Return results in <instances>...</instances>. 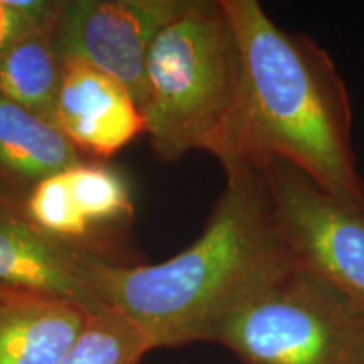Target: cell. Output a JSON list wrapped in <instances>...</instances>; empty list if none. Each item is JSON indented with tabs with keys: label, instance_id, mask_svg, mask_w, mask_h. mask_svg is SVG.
Segmentation results:
<instances>
[{
	"label": "cell",
	"instance_id": "cell-3",
	"mask_svg": "<svg viewBox=\"0 0 364 364\" xmlns=\"http://www.w3.org/2000/svg\"><path fill=\"white\" fill-rule=\"evenodd\" d=\"M145 132L159 159L213 154L225 172L238 157L243 61L223 0H189L149 51Z\"/></svg>",
	"mask_w": 364,
	"mask_h": 364
},
{
	"label": "cell",
	"instance_id": "cell-16",
	"mask_svg": "<svg viewBox=\"0 0 364 364\" xmlns=\"http://www.w3.org/2000/svg\"><path fill=\"white\" fill-rule=\"evenodd\" d=\"M356 364H364V344H363L361 351H359V356L356 359Z\"/></svg>",
	"mask_w": 364,
	"mask_h": 364
},
{
	"label": "cell",
	"instance_id": "cell-17",
	"mask_svg": "<svg viewBox=\"0 0 364 364\" xmlns=\"http://www.w3.org/2000/svg\"><path fill=\"white\" fill-rule=\"evenodd\" d=\"M7 294H12V292H7V290H2V289H0V299H2V297H6ZM14 294H16V292H14Z\"/></svg>",
	"mask_w": 364,
	"mask_h": 364
},
{
	"label": "cell",
	"instance_id": "cell-5",
	"mask_svg": "<svg viewBox=\"0 0 364 364\" xmlns=\"http://www.w3.org/2000/svg\"><path fill=\"white\" fill-rule=\"evenodd\" d=\"M260 169L292 257L364 309V204L338 198L284 159Z\"/></svg>",
	"mask_w": 364,
	"mask_h": 364
},
{
	"label": "cell",
	"instance_id": "cell-2",
	"mask_svg": "<svg viewBox=\"0 0 364 364\" xmlns=\"http://www.w3.org/2000/svg\"><path fill=\"white\" fill-rule=\"evenodd\" d=\"M223 4L245 80L238 157L228 172L284 159L338 198L364 204L351 102L332 58L309 36L282 29L258 0Z\"/></svg>",
	"mask_w": 364,
	"mask_h": 364
},
{
	"label": "cell",
	"instance_id": "cell-12",
	"mask_svg": "<svg viewBox=\"0 0 364 364\" xmlns=\"http://www.w3.org/2000/svg\"><path fill=\"white\" fill-rule=\"evenodd\" d=\"M73 206L80 220L93 235L129 225L134 218V204L127 181L120 172L98 162L81 161L65 169Z\"/></svg>",
	"mask_w": 364,
	"mask_h": 364
},
{
	"label": "cell",
	"instance_id": "cell-13",
	"mask_svg": "<svg viewBox=\"0 0 364 364\" xmlns=\"http://www.w3.org/2000/svg\"><path fill=\"white\" fill-rule=\"evenodd\" d=\"M152 346L130 318L112 307L90 312L59 364H140Z\"/></svg>",
	"mask_w": 364,
	"mask_h": 364
},
{
	"label": "cell",
	"instance_id": "cell-8",
	"mask_svg": "<svg viewBox=\"0 0 364 364\" xmlns=\"http://www.w3.org/2000/svg\"><path fill=\"white\" fill-rule=\"evenodd\" d=\"M53 125L80 154L108 159L145 132L142 112L118 81L78 59H63Z\"/></svg>",
	"mask_w": 364,
	"mask_h": 364
},
{
	"label": "cell",
	"instance_id": "cell-15",
	"mask_svg": "<svg viewBox=\"0 0 364 364\" xmlns=\"http://www.w3.org/2000/svg\"><path fill=\"white\" fill-rule=\"evenodd\" d=\"M34 27L38 24H34L14 0H0V53Z\"/></svg>",
	"mask_w": 364,
	"mask_h": 364
},
{
	"label": "cell",
	"instance_id": "cell-14",
	"mask_svg": "<svg viewBox=\"0 0 364 364\" xmlns=\"http://www.w3.org/2000/svg\"><path fill=\"white\" fill-rule=\"evenodd\" d=\"M22 209L29 221L44 235L61 243L95 253L88 247L91 240L88 230L73 206L65 171L46 177L36 184L22 204Z\"/></svg>",
	"mask_w": 364,
	"mask_h": 364
},
{
	"label": "cell",
	"instance_id": "cell-6",
	"mask_svg": "<svg viewBox=\"0 0 364 364\" xmlns=\"http://www.w3.org/2000/svg\"><path fill=\"white\" fill-rule=\"evenodd\" d=\"M188 6L189 0H66L54 44L63 59H78L118 81L142 112L152 43Z\"/></svg>",
	"mask_w": 364,
	"mask_h": 364
},
{
	"label": "cell",
	"instance_id": "cell-10",
	"mask_svg": "<svg viewBox=\"0 0 364 364\" xmlns=\"http://www.w3.org/2000/svg\"><path fill=\"white\" fill-rule=\"evenodd\" d=\"M81 161L56 127L0 95V198L22 206L36 184Z\"/></svg>",
	"mask_w": 364,
	"mask_h": 364
},
{
	"label": "cell",
	"instance_id": "cell-7",
	"mask_svg": "<svg viewBox=\"0 0 364 364\" xmlns=\"http://www.w3.org/2000/svg\"><path fill=\"white\" fill-rule=\"evenodd\" d=\"M97 253L71 247L44 235L19 204L0 198V289L16 294L48 295L103 309L86 279Z\"/></svg>",
	"mask_w": 364,
	"mask_h": 364
},
{
	"label": "cell",
	"instance_id": "cell-1",
	"mask_svg": "<svg viewBox=\"0 0 364 364\" xmlns=\"http://www.w3.org/2000/svg\"><path fill=\"white\" fill-rule=\"evenodd\" d=\"M294 260L260 167L226 174L199 238L161 263L93 257L86 279L100 304L124 314L157 348L211 339L218 322L255 287Z\"/></svg>",
	"mask_w": 364,
	"mask_h": 364
},
{
	"label": "cell",
	"instance_id": "cell-11",
	"mask_svg": "<svg viewBox=\"0 0 364 364\" xmlns=\"http://www.w3.org/2000/svg\"><path fill=\"white\" fill-rule=\"evenodd\" d=\"M56 19L34 27L0 53V95L49 124L63 81V58L54 44Z\"/></svg>",
	"mask_w": 364,
	"mask_h": 364
},
{
	"label": "cell",
	"instance_id": "cell-9",
	"mask_svg": "<svg viewBox=\"0 0 364 364\" xmlns=\"http://www.w3.org/2000/svg\"><path fill=\"white\" fill-rule=\"evenodd\" d=\"M88 314L65 299L7 294L0 299V364H59Z\"/></svg>",
	"mask_w": 364,
	"mask_h": 364
},
{
	"label": "cell",
	"instance_id": "cell-4",
	"mask_svg": "<svg viewBox=\"0 0 364 364\" xmlns=\"http://www.w3.org/2000/svg\"><path fill=\"white\" fill-rule=\"evenodd\" d=\"M209 343L243 364H356L364 309L294 258L245 295Z\"/></svg>",
	"mask_w": 364,
	"mask_h": 364
}]
</instances>
